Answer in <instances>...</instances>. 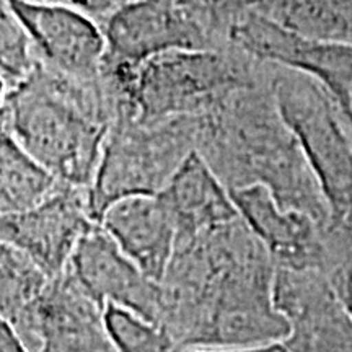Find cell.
Listing matches in <instances>:
<instances>
[{
    "mask_svg": "<svg viewBox=\"0 0 352 352\" xmlns=\"http://www.w3.org/2000/svg\"><path fill=\"white\" fill-rule=\"evenodd\" d=\"M0 352H32L19 331L6 320L0 327Z\"/></svg>",
    "mask_w": 352,
    "mask_h": 352,
    "instance_id": "cell-23",
    "label": "cell"
},
{
    "mask_svg": "<svg viewBox=\"0 0 352 352\" xmlns=\"http://www.w3.org/2000/svg\"><path fill=\"white\" fill-rule=\"evenodd\" d=\"M109 107L100 78L69 76L41 60L2 94V129L59 182L90 188L113 124Z\"/></svg>",
    "mask_w": 352,
    "mask_h": 352,
    "instance_id": "cell-3",
    "label": "cell"
},
{
    "mask_svg": "<svg viewBox=\"0 0 352 352\" xmlns=\"http://www.w3.org/2000/svg\"><path fill=\"white\" fill-rule=\"evenodd\" d=\"M208 6L210 8L214 7H222V8H228V7H235V8H243L248 6H253V3L259 2V0H206Z\"/></svg>",
    "mask_w": 352,
    "mask_h": 352,
    "instance_id": "cell-25",
    "label": "cell"
},
{
    "mask_svg": "<svg viewBox=\"0 0 352 352\" xmlns=\"http://www.w3.org/2000/svg\"><path fill=\"white\" fill-rule=\"evenodd\" d=\"M346 124H347V127H349V132L352 135V101H351V113H349V118L346 120Z\"/></svg>",
    "mask_w": 352,
    "mask_h": 352,
    "instance_id": "cell-26",
    "label": "cell"
},
{
    "mask_svg": "<svg viewBox=\"0 0 352 352\" xmlns=\"http://www.w3.org/2000/svg\"><path fill=\"white\" fill-rule=\"evenodd\" d=\"M100 226L144 274L162 283L176 248V226L160 195L113 202L101 214Z\"/></svg>",
    "mask_w": 352,
    "mask_h": 352,
    "instance_id": "cell-15",
    "label": "cell"
},
{
    "mask_svg": "<svg viewBox=\"0 0 352 352\" xmlns=\"http://www.w3.org/2000/svg\"><path fill=\"white\" fill-rule=\"evenodd\" d=\"M98 223L90 201V188L60 182L46 199L19 214L0 217L2 243L28 254L50 277L69 267L82 236Z\"/></svg>",
    "mask_w": 352,
    "mask_h": 352,
    "instance_id": "cell-10",
    "label": "cell"
},
{
    "mask_svg": "<svg viewBox=\"0 0 352 352\" xmlns=\"http://www.w3.org/2000/svg\"><path fill=\"white\" fill-rule=\"evenodd\" d=\"M175 352H290L284 342L253 347H223V349H202V347H176Z\"/></svg>",
    "mask_w": 352,
    "mask_h": 352,
    "instance_id": "cell-24",
    "label": "cell"
},
{
    "mask_svg": "<svg viewBox=\"0 0 352 352\" xmlns=\"http://www.w3.org/2000/svg\"><path fill=\"white\" fill-rule=\"evenodd\" d=\"M271 87L327 199V230L352 239V135L340 107L321 83L296 70L279 67Z\"/></svg>",
    "mask_w": 352,
    "mask_h": 352,
    "instance_id": "cell-5",
    "label": "cell"
},
{
    "mask_svg": "<svg viewBox=\"0 0 352 352\" xmlns=\"http://www.w3.org/2000/svg\"><path fill=\"white\" fill-rule=\"evenodd\" d=\"M246 54L315 78L349 118L352 101V43L310 36L264 13H248L230 30Z\"/></svg>",
    "mask_w": 352,
    "mask_h": 352,
    "instance_id": "cell-8",
    "label": "cell"
},
{
    "mask_svg": "<svg viewBox=\"0 0 352 352\" xmlns=\"http://www.w3.org/2000/svg\"><path fill=\"white\" fill-rule=\"evenodd\" d=\"M327 236V272L334 290L352 315V239L328 232Z\"/></svg>",
    "mask_w": 352,
    "mask_h": 352,
    "instance_id": "cell-21",
    "label": "cell"
},
{
    "mask_svg": "<svg viewBox=\"0 0 352 352\" xmlns=\"http://www.w3.org/2000/svg\"><path fill=\"white\" fill-rule=\"evenodd\" d=\"M103 70L116 90L118 116L140 122L206 116L253 87L245 69L214 50L166 51Z\"/></svg>",
    "mask_w": 352,
    "mask_h": 352,
    "instance_id": "cell-4",
    "label": "cell"
},
{
    "mask_svg": "<svg viewBox=\"0 0 352 352\" xmlns=\"http://www.w3.org/2000/svg\"><path fill=\"white\" fill-rule=\"evenodd\" d=\"M274 300L290 324V352H352V315L324 271L277 267Z\"/></svg>",
    "mask_w": 352,
    "mask_h": 352,
    "instance_id": "cell-11",
    "label": "cell"
},
{
    "mask_svg": "<svg viewBox=\"0 0 352 352\" xmlns=\"http://www.w3.org/2000/svg\"><path fill=\"white\" fill-rule=\"evenodd\" d=\"M236 209L277 267L321 270L327 267V236L323 227L310 215L285 209L261 184L233 189Z\"/></svg>",
    "mask_w": 352,
    "mask_h": 352,
    "instance_id": "cell-14",
    "label": "cell"
},
{
    "mask_svg": "<svg viewBox=\"0 0 352 352\" xmlns=\"http://www.w3.org/2000/svg\"><path fill=\"white\" fill-rule=\"evenodd\" d=\"M201 118H114L90 186L95 219L100 222L108 206L122 197L160 195L197 148Z\"/></svg>",
    "mask_w": 352,
    "mask_h": 352,
    "instance_id": "cell-6",
    "label": "cell"
},
{
    "mask_svg": "<svg viewBox=\"0 0 352 352\" xmlns=\"http://www.w3.org/2000/svg\"><path fill=\"white\" fill-rule=\"evenodd\" d=\"M104 328L114 352H175L176 342L162 324L127 308H103Z\"/></svg>",
    "mask_w": 352,
    "mask_h": 352,
    "instance_id": "cell-19",
    "label": "cell"
},
{
    "mask_svg": "<svg viewBox=\"0 0 352 352\" xmlns=\"http://www.w3.org/2000/svg\"><path fill=\"white\" fill-rule=\"evenodd\" d=\"M8 323L32 352H114L103 308L69 270L52 277L41 296Z\"/></svg>",
    "mask_w": 352,
    "mask_h": 352,
    "instance_id": "cell-9",
    "label": "cell"
},
{
    "mask_svg": "<svg viewBox=\"0 0 352 352\" xmlns=\"http://www.w3.org/2000/svg\"><path fill=\"white\" fill-rule=\"evenodd\" d=\"M197 152L228 191L261 184L285 209L310 215L327 230L329 209L292 129L280 116L272 87L232 95L201 118Z\"/></svg>",
    "mask_w": 352,
    "mask_h": 352,
    "instance_id": "cell-2",
    "label": "cell"
},
{
    "mask_svg": "<svg viewBox=\"0 0 352 352\" xmlns=\"http://www.w3.org/2000/svg\"><path fill=\"white\" fill-rule=\"evenodd\" d=\"M176 226V243L240 217L230 191L195 151L160 192Z\"/></svg>",
    "mask_w": 352,
    "mask_h": 352,
    "instance_id": "cell-16",
    "label": "cell"
},
{
    "mask_svg": "<svg viewBox=\"0 0 352 352\" xmlns=\"http://www.w3.org/2000/svg\"><path fill=\"white\" fill-rule=\"evenodd\" d=\"M276 263L236 217L176 243L162 279V327L176 347L284 342L290 324L274 300Z\"/></svg>",
    "mask_w": 352,
    "mask_h": 352,
    "instance_id": "cell-1",
    "label": "cell"
},
{
    "mask_svg": "<svg viewBox=\"0 0 352 352\" xmlns=\"http://www.w3.org/2000/svg\"><path fill=\"white\" fill-rule=\"evenodd\" d=\"M206 0H127L108 16L104 67H132L175 50H210Z\"/></svg>",
    "mask_w": 352,
    "mask_h": 352,
    "instance_id": "cell-7",
    "label": "cell"
},
{
    "mask_svg": "<svg viewBox=\"0 0 352 352\" xmlns=\"http://www.w3.org/2000/svg\"><path fill=\"white\" fill-rule=\"evenodd\" d=\"M25 2H39V3H64V6L76 7L78 10L90 16L113 15L126 0H25Z\"/></svg>",
    "mask_w": 352,
    "mask_h": 352,
    "instance_id": "cell-22",
    "label": "cell"
},
{
    "mask_svg": "<svg viewBox=\"0 0 352 352\" xmlns=\"http://www.w3.org/2000/svg\"><path fill=\"white\" fill-rule=\"evenodd\" d=\"M44 64L80 78H100L108 44L90 15L64 3L6 0Z\"/></svg>",
    "mask_w": 352,
    "mask_h": 352,
    "instance_id": "cell-13",
    "label": "cell"
},
{
    "mask_svg": "<svg viewBox=\"0 0 352 352\" xmlns=\"http://www.w3.org/2000/svg\"><path fill=\"white\" fill-rule=\"evenodd\" d=\"M67 270L101 308L118 305L162 324L164 292L98 223L82 236Z\"/></svg>",
    "mask_w": 352,
    "mask_h": 352,
    "instance_id": "cell-12",
    "label": "cell"
},
{
    "mask_svg": "<svg viewBox=\"0 0 352 352\" xmlns=\"http://www.w3.org/2000/svg\"><path fill=\"white\" fill-rule=\"evenodd\" d=\"M60 182L2 129L0 135V212L19 214L46 199Z\"/></svg>",
    "mask_w": 352,
    "mask_h": 352,
    "instance_id": "cell-17",
    "label": "cell"
},
{
    "mask_svg": "<svg viewBox=\"0 0 352 352\" xmlns=\"http://www.w3.org/2000/svg\"><path fill=\"white\" fill-rule=\"evenodd\" d=\"M0 51H2V94L13 90L26 80L41 63L32 38L26 33L19 16L13 13L6 0H2L0 15Z\"/></svg>",
    "mask_w": 352,
    "mask_h": 352,
    "instance_id": "cell-20",
    "label": "cell"
},
{
    "mask_svg": "<svg viewBox=\"0 0 352 352\" xmlns=\"http://www.w3.org/2000/svg\"><path fill=\"white\" fill-rule=\"evenodd\" d=\"M0 307L2 320L12 321L41 296L52 277L44 272L28 254L15 246H0Z\"/></svg>",
    "mask_w": 352,
    "mask_h": 352,
    "instance_id": "cell-18",
    "label": "cell"
},
{
    "mask_svg": "<svg viewBox=\"0 0 352 352\" xmlns=\"http://www.w3.org/2000/svg\"><path fill=\"white\" fill-rule=\"evenodd\" d=\"M126 2H127V0H126Z\"/></svg>",
    "mask_w": 352,
    "mask_h": 352,
    "instance_id": "cell-27",
    "label": "cell"
}]
</instances>
